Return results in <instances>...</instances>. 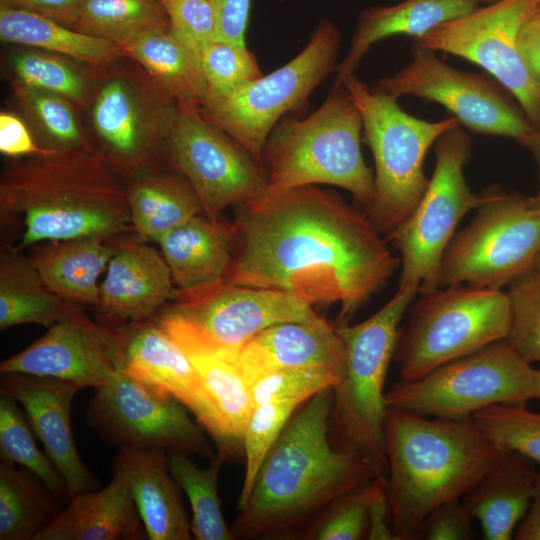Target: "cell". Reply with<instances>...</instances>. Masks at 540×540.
<instances>
[{"label": "cell", "instance_id": "19", "mask_svg": "<svg viewBox=\"0 0 540 540\" xmlns=\"http://www.w3.org/2000/svg\"><path fill=\"white\" fill-rule=\"evenodd\" d=\"M122 327L93 321L75 307L47 332L3 360L0 373H25L70 381L94 389L123 371Z\"/></svg>", "mask_w": 540, "mask_h": 540}, {"label": "cell", "instance_id": "37", "mask_svg": "<svg viewBox=\"0 0 540 540\" xmlns=\"http://www.w3.org/2000/svg\"><path fill=\"white\" fill-rule=\"evenodd\" d=\"M170 473L188 497L191 511V532L197 540H233L231 527L223 516L218 495V477L223 461L215 455L206 468L197 467L180 450H170Z\"/></svg>", "mask_w": 540, "mask_h": 540}, {"label": "cell", "instance_id": "42", "mask_svg": "<svg viewBox=\"0 0 540 540\" xmlns=\"http://www.w3.org/2000/svg\"><path fill=\"white\" fill-rule=\"evenodd\" d=\"M300 405L297 402H274L253 407L243 434L245 474L236 503L237 510L246 504L266 455Z\"/></svg>", "mask_w": 540, "mask_h": 540}, {"label": "cell", "instance_id": "26", "mask_svg": "<svg viewBox=\"0 0 540 540\" xmlns=\"http://www.w3.org/2000/svg\"><path fill=\"white\" fill-rule=\"evenodd\" d=\"M147 533L125 478L113 473L102 490L72 495L34 540H144Z\"/></svg>", "mask_w": 540, "mask_h": 540}, {"label": "cell", "instance_id": "45", "mask_svg": "<svg viewBox=\"0 0 540 540\" xmlns=\"http://www.w3.org/2000/svg\"><path fill=\"white\" fill-rule=\"evenodd\" d=\"M198 53L207 83V98L227 94L263 75L247 46L213 40Z\"/></svg>", "mask_w": 540, "mask_h": 540}, {"label": "cell", "instance_id": "29", "mask_svg": "<svg viewBox=\"0 0 540 540\" xmlns=\"http://www.w3.org/2000/svg\"><path fill=\"white\" fill-rule=\"evenodd\" d=\"M529 459L504 453L496 466L467 493L466 509L487 540H509L528 511L535 479Z\"/></svg>", "mask_w": 540, "mask_h": 540}, {"label": "cell", "instance_id": "5", "mask_svg": "<svg viewBox=\"0 0 540 540\" xmlns=\"http://www.w3.org/2000/svg\"><path fill=\"white\" fill-rule=\"evenodd\" d=\"M363 121L349 92L332 89L310 116L289 117L272 130L260 163L275 195L316 184L343 188L365 207L374 196V175L361 151Z\"/></svg>", "mask_w": 540, "mask_h": 540}, {"label": "cell", "instance_id": "35", "mask_svg": "<svg viewBox=\"0 0 540 540\" xmlns=\"http://www.w3.org/2000/svg\"><path fill=\"white\" fill-rule=\"evenodd\" d=\"M34 474L0 463V540H34L61 511Z\"/></svg>", "mask_w": 540, "mask_h": 540}, {"label": "cell", "instance_id": "39", "mask_svg": "<svg viewBox=\"0 0 540 540\" xmlns=\"http://www.w3.org/2000/svg\"><path fill=\"white\" fill-rule=\"evenodd\" d=\"M13 88L21 108L45 139L47 149L82 148L96 151L86 140L70 100L18 82Z\"/></svg>", "mask_w": 540, "mask_h": 540}, {"label": "cell", "instance_id": "33", "mask_svg": "<svg viewBox=\"0 0 540 540\" xmlns=\"http://www.w3.org/2000/svg\"><path fill=\"white\" fill-rule=\"evenodd\" d=\"M77 306L47 287L29 257L20 250L1 245V330L22 324L49 328Z\"/></svg>", "mask_w": 540, "mask_h": 540}, {"label": "cell", "instance_id": "49", "mask_svg": "<svg viewBox=\"0 0 540 540\" xmlns=\"http://www.w3.org/2000/svg\"><path fill=\"white\" fill-rule=\"evenodd\" d=\"M367 520L368 528L366 539H396L391 521V509L386 475H377L369 482Z\"/></svg>", "mask_w": 540, "mask_h": 540}, {"label": "cell", "instance_id": "22", "mask_svg": "<svg viewBox=\"0 0 540 540\" xmlns=\"http://www.w3.org/2000/svg\"><path fill=\"white\" fill-rule=\"evenodd\" d=\"M1 389L22 407L46 455L64 479L70 497L96 490L98 482L81 460L71 428V406L82 389L76 383L25 373H5Z\"/></svg>", "mask_w": 540, "mask_h": 540}, {"label": "cell", "instance_id": "23", "mask_svg": "<svg viewBox=\"0 0 540 540\" xmlns=\"http://www.w3.org/2000/svg\"><path fill=\"white\" fill-rule=\"evenodd\" d=\"M156 320L189 357L214 402L228 441V461L243 452V434L253 410L238 353L220 348L167 309Z\"/></svg>", "mask_w": 540, "mask_h": 540}, {"label": "cell", "instance_id": "28", "mask_svg": "<svg viewBox=\"0 0 540 540\" xmlns=\"http://www.w3.org/2000/svg\"><path fill=\"white\" fill-rule=\"evenodd\" d=\"M157 243L175 286L188 290L225 279L234 257L235 227L198 214Z\"/></svg>", "mask_w": 540, "mask_h": 540}, {"label": "cell", "instance_id": "53", "mask_svg": "<svg viewBox=\"0 0 540 540\" xmlns=\"http://www.w3.org/2000/svg\"><path fill=\"white\" fill-rule=\"evenodd\" d=\"M518 46L525 66L540 85V11L522 25Z\"/></svg>", "mask_w": 540, "mask_h": 540}, {"label": "cell", "instance_id": "9", "mask_svg": "<svg viewBox=\"0 0 540 540\" xmlns=\"http://www.w3.org/2000/svg\"><path fill=\"white\" fill-rule=\"evenodd\" d=\"M481 198L471 222L445 251L439 288L501 289L534 268L540 255V207L533 197L494 185Z\"/></svg>", "mask_w": 540, "mask_h": 540}, {"label": "cell", "instance_id": "40", "mask_svg": "<svg viewBox=\"0 0 540 540\" xmlns=\"http://www.w3.org/2000/svg\"><path fill=\"white\" fill-rule=\"evenodd\" d=\"M471 420L501 452L520 454L540 467V412L525 405L494 404Z\"/></svg>", "mask_w": 540, "mask_h": 540}, {"label": "cell", "instance_id": "54", "mask_svg": "<svg viewBox=\"0 0 540 540\" xmlns=\"http://www.w3.org/2000/svg\"><path fill=\"white\" fill-rule=\"evenodd\" d=\"M514 538L517 540H540V469L535 473L528 511L518 524Z\"/></svg>", "mask_w": 540, "mask_h": 540}, {"label": "cell", "instance_id": "48", "mask_svg": "<svg viewBox=\"0 0 540 540\" xmlns=\"http://www.w3.org/2000/svg\"><path fill=\"white\" fill-rule=\"evenodd\" d=\"M473 518L460 499L445 502L425 518L419 537L426 540H472L477 533Z\"/></svg>", "mask_w": 540, "mask_h": 540}, {"label": "cell", "instance_id": "46", "mask_svg": "<svg viewBox=\"0 0 540 540\" xmlns=\"http://www.w3.org/2000/svg\"><path fill=\"white\" fill-rule=\"evenodd\" d=\"M338 379L310 370L281 369L256 375L248 381L253 407L274 402L303 404L320 390L334 387Z\"/></svg>", "mask_w": 540, "mask_h": 540}, {"label": "cell", "instance_id": "30", "mask_svg": "<svg viewBox=\"0 0 540 540\" xmlns=\"http://www.w3.org/2000/svg\"><path fill=\"white\" fill-rule=\"evenodd\" d=\"M121 48L180 107L199 110L206 100L208 88L199 53L171 28L147 32Z\"/></svg>", "mask_w": 540, "mask_h": 540}, {"label": "cell", "instance_id": "50", "mask_svg": "<svg viewBox=\"0 0 540 540\" xmlns=\"http://www.w3.org/2000/svg\"><path fill=\"white\" fill-rule=\"evenodd\" d=\"M216 18L217 40L246 46L251 0H209Z\"/></svg>", "mask_w": 540, "mask_h": 540}, {"label": "cell", "instance_id": "57", "mask_svg": "<svg viewBox=\"0 0 540 540\" xmlns=\"http://www.w3.org/2000/svg\"><path fill=\"white\" fill-rule=\"evenodd\" d=\"M534 268L540 270V255L538 256Z\"/></svg>", "mask_w": 540, "mask_h": 540}, {"label": "cell", "instance_id": "36", "mask_svg": "<svg viewBox=\"0 0 540 540\" xmlns=\"http://www.w3.org/2000/svg\"><path fill=\"white\" fill-rule=\"evenodd\" d=\"M71 28L121 46L170 23L157 0H83Z\"/></svg>", "mask_w": 540, "mask_h": 540}, {"label": "cell", "instance_id": "44", "mask_svg": "<svg viewBox=\"0 0 540 540\" xmlns=\"http://www.w3.org/2000/svg\"><path fill=\"white\" fill-rule=\"evenodd\" d=\"M370 482V481H369ZM369 482L328 505L294 540H359L366 538Z\"/></svg>", "mask_w": 540, "mask_h": 540}, {"label": "cell", "instance_id": "56", "mask_svg": "<svg viewBox=\"0 0 540 540\" xmlns=\"http://www.w3.org/2000/svg\"><path fill=\"white\" fill-rule=\"evenodd\" d=\"M535 384H536L535 399L540 400V368L536 369Z\"/></svg>", "mask_w": 540, "mask_h": 540}, {"label": "cell", "instance_id": "34", "mask_svg": "<svg viewBox=\"0 0 540 540\" xmlns=\"http://www.w3.org/2000/svg\"><path fill=\"white\" fill-rule=\"evenodd\" d=\"M0 38L107 67L124 56L120 45L79 32L41 14L0 4Z\"/></svg>", "mask_w": 540, "mask_h": 540}, {"label": "cell", "instance_id": "27", "mask_svg": "<svg viewBox=\"0 0 540 540\" xmlns=\"http://www.w3.org/2000/svg\"><path fill=\"white\" fill-rule=\"evenodd\" d=\"M479 4L480 0H404L362 11L346 56L337 65L333 88L342 87L378 41L395 35L419 39L435 27L472 12Z\"/></svg>", "mask_w": 540, "mask_h": 540}, {"label": "cell", "instance_id": "11", "mask_svg": "<svg viewBox=\"0 0 540 540\" xmlns=\"http://www.w3.org/2000/svg\"><path fill=\"white\" fill-rule=\"evenodd\" d=\"M340 33L322 21L305 48L287 64L220 96L209 97L200 115L260 162L278 120L300 108L313 90L337 68Z\"/></svg>", "mask_w": 540, "mask_h": 540}, {"label": "cell", "instance_id": "12", "mask_svg": "<svg viewBox=\"0 0 540 540\" xmlns=\"http://www.w3.org/2000/svg\"><path fill=\"white\" fill-rule=\"evenodd\" d=\"M471 151V139L461 126L436 141L435 169L425 194L387 235L401 256L398 287H416L420 293L439 288L441 263L456 227L482 199L481 194L471 192L464 176Z\"/></svg>", "mask_w": 540, "mask_h": 540}, {"label": "cell", "instance_id": "14", "mask_svg": "<svg viewBox=\"0 0 540 540\" xmlns=\"http://www.w3.org/2000/svg\"><path fill=\"white\" fill-rule=\"evenodd\" d=\"M538 11L540 0H500L443 23L414 41L484 68L540 130V85L525 66L518 46L522 25Z\"/></svg>", "mask_w": 540, "mask_h": 540}, {"label": "cell", "instance_id": "31", "mask_svg": "<svg viewBox=\"0 0 540 540\" xmlns=\"http://www.w3.org/2000/svg\"><path fill=\"white\" fill-rule=\"evenodd\" d=\"M112 252L110 240L84 237L42 243L29 258L54 294L94 307L99 297L98 280Z\"/></svg>", "mask_w": 540, "mask_h": 540}, {"label": "cell", "instance_id": "24", "mask_svg": "<svg viewBox=\"0 0 540 540\" xmlns=\"http://www.w3.org/2000/svg\"><path fill=\"white\" fill-rule=\"evenodd\" d=\"M238 361L247 383L258 374L281 369L318 371L340 380L345 348L335 325L324 318L283 322L251 338L239 351Z\"/></svg>", "mask_w": 540, "mask_h": 540}, {"label": "cell", "instance_id": "43", "mask_svg": "<svg viewBox=\"0 0 540 540\" xmlns=\"http://www.w3.org/2000/svg\"><path fill=\"white\" fill-rule=\"evenodd\" d=\"M511 327L506 341L529 363L540 364V270L509 284Z\"/></svg>", "mask_w": 540, "mask_h": 540}, {"label": "cell", "instance_id": "1", "mask_svg": "<svg viewBox=\"0 0 540 540\" xmlns=\"http://www.w3.org/2000/svg\"><path fill=\"white\" fill-rule=\"evenodd\" d=\"M225 280L340 304L349 324L400 267L369 216L338 195L303 186L239 205Z\"/></svg>", "mask_w": 540, "mask_h": 540}, {"label": "cell", "instance_id": "21", "mask_svg": "<svg viewBox=\"0 0 540 540\" xmlns=\"http://www.w3.org/2000/svg\"><path fill=\"white\" fill-rule=\"evenodd\" d=\"M110 241L113 252L94 306L97 320L123 327L155 318L178 293L164 257L135 235Z\"/></svg>", "mask_w": 540, "mask_h": 540}, {"label": "cell", "instance_id": "17", "mask_svg": "<svg viewBox=\"0 0 540 540\" xmlns=\"http://www.w3.org/2000/svg\"><path fill=\"white\" fill-rule=\"evenodd\" d=\"M186 409L172 396L121 371L95 388L85 419L119 450H180L210 460L213 449Z\"/></svg>", "mask_w": 540, "mask_h": 540}, {"label": "cell", "instance_id": "41", "mask_svg": "<svg viewBox=\"0 0 540 540\" xmlns=\"http://www.w3.org/2000/svg\"><path fill=\"white\" fill-rule=\"evenodd\" d=\"M10 65L17 82L32 88L59 94L72 103L87 99L89 85L72 64L49 53L18 51L11 54Z\"/></svg>", "mask_w": 540, "mask_h": 540}, {"label": "cell", "instance_id": "47", "mask_svg": "<svg viewBox=\"0 0 540 540\" xmlns=\"http://www.w3.org/2000/svg\"><path fill=\"white\" fill-rule=\"evenodd\" d=\"M165 10L172 32L197 52L217 40V25L209 0H157Z\"/></svg>", "mask_w": 540, "mask_h": 540}, {"label": "cell", "instance_id": "20", "mask_svg": "<svg viewBox=\"0 0 540 540\" xmlns=\"http://www.w3.org/2000/svg\"><path fill=\"white\" fill-rule=\"evenodd\" d=\"M123 372L184 405L212 437L217 456L228 461V441L218 410L184 350L156 318L122 327Z\"/></svg>", "mask_w": 540, "mask_h": 540}, {"label": "cell", "instance_id": "8", "mask_svg": "<svg viewBox=\"0 0 540 540\" xmlns=\"http://www.w3.org/2000/svg\"><path fill=\"white\" fill-rule=\"evenodd\" d=\"M421 294L397 339L393 359L401 381L419 379L509 335L511 305L502 289L456 285Z\"/></svg>", "mask_w": 540, "mask_h": 540}, {"label": "cell", "instance_id": "10", "mask_svg": "<svg viewBox=\"0 0 540 540\" xmlns=\"http://www.w3.org/2000/svg\"><path fill=\"white\" fill-rule=\"evenodd\" d=\"M536 369L506 341L492 343L385 394L387 408L448 420H466L494 404L535 399Z\"/></svg>", "mask_w": 540, "mask_h": 540}, {"label": "cell", "instance_id": "16", "mask_svg": "<svg viewBox=\"0 0 540 540\" xmlns=\"http://www.w3.org/2000/svg\"><path fill=\"white\" fill-rule=\"evenodd\" d=\"M167 158L193 188L210 220H221L228 207L258 200L267 193L261 163L198 110L178 107L168 137Z\"/></svg>", "mask_w": 540, "mask_h": 540}, {"label": "cell", "instance_id": "52", "mask_svg": "<svg viewBox=\"0 0 540 540\" xmlns=\"http://www.w3.org/2000/svg\"><path fill=\"white\" fill-rule=\"evenodd\" d=\"M83 0H1V3L26 9L72 27Z\"/></svg>", "mask_w": 540, "mask_h": 540}, {"label": "cell", "instance_id": "58", "mask_svg": "<svg viewBox=\"0 0 540 540\" xmlns=\"http://www.w3.org/2000/svg\"><path fill=\"white\" fill-rule=\"evenodd\" d=\"M500 0H480L481 3H487V4H491V3H495V2H498Z\"/></svg>", "mask_w": 540, "mask_h": 540}, {"label": "cell", "instance_id": "32", "mask_svg": "<svg viewBox=\"0 0 540 540\" xmlns=\"http://www.w3.org/2000/svg\"><path fill=\"white\" fill-rule=\"evenodd\" d=\"M132 231L143 241L158 240L192 217L203 214L198 196L178 172H142L125 185Z\"/></svg>", "mask_w": 540, "mask_h": 540}, {"label": "cell", "instance_id": "51", "mask_svg": "<svg viewBox=\"0 0 540 540\" xmlns=\"http://www.w3.org/2000/svg\"><path fill=\"white\" fill-rule=\"evenodd\" d=\"M38 146L24 122L8 112L0 114V152L8 157L31 156L47 152Z\"/></svg>", "mask_w": 540, "mask_h": 540}, {"label": "cell", "instance_id": "3", "mask_svg": "<svg viewBox=\"0 0 540 540\" xmlns=\"http://www.w3.org/2000/svg\"><path fill=\"white\" fill-rule=\"evenodd\" d=\"M1 245L22 251L132 229L120 175L95 150L49 149L8 166L0 179Z\"/></svg>", "mask_w": 540, "mask_h": 540}, {"label": "cell", "instance_id": "38", "mask_svg": "<svg viewBox=\"0 0 540 540\" xmlns=\"http://www.w3.org/2000/svg\"><path fill=\"white\" fill-rule=\"evenodd\" d=\"M18 402L0 390V458L34 474L58 499L70 498L67 485L47 455L37 447Z\"/></svg>", "mask_w": 540, "mask_h": 540}, {"label": "cell", "instance_id": "6", "mask_svg": "<svg viewBox=\"0 0 540 540\" xmlns=\"http://www.w3.org/2000/svg\"><path fill=\"white\" fill-rule=\"evenodd\" d=\"M418 292L416 287H398L394 296L366 320L335 326L345 348V369L332 388L331 441L338 448L361 454L386 476L385 380L394 358L399 324Z\"/></svg>", "mask_w": 540, "mask_h": 540}, {"label": "cell", "instance_id": "18", "mask_svg": "<svg viewBox=\"0 0 540 540\" xmlns=\"http://www.w3.org/2000/svg\"><path fill=\"white\" fill-rule=\"evenodd\" d=\"M210 342L239 353L260 331L283 322H317L320 317L306 300L280 290L252 287L225 279L179 290L166 308Z\"/></svg>", "mask_w": 540, "mask_h": 540}, {"label": "cell", "instance_id": "4", "mask_svg": "<svg viewBox=\"0 0 540 540\" xmlns=\"http://www.w3.org/2000/svg\"><path fill=\"white\" fill-rule=\"evenodd\" d=\"M387 486L397 540L419 537L428 514L469 493L496 466L501 452L470 419H430L388 408Z\"/></svg>", "mask_w": 540, "mask_h": 540}, {"label": "cell", "instance_id": "15", "mask_svg": "<svg viewBox=\"0 0 540 540\" xmlns=\"http://www.w3.org/2000/svg\"><path fill=\"white\" fill-rule=\"evenodd\" d=\"M372 89L395 99L414 95L439 103L474 133L518 141L535 129L496 79L453 68L416 41L411 62L398 73L382 78Z\"/></svg>", "mask_w": 540, "mask_h": 540}, {"label": "cell", "instance_id": "7", "mask_svg": "<svg viewBox=\"0 0 540 540\" xmlns=\"http://www.w3.org/2000/svg\"><path fill=\"white\" fill-rule=\"evenodd\" d=\"M358 108L374 162V196L365 207L376 228L389 234L417 207L430 179L424 173L429 148L460 126L454 116L430 122L406 113L397 99L375 91L352 74L342 85Z\"/></svg>", "mask_w": 540, "mask_h": 540}, {"label": "cell", "instance_id": "55", "mask_svg": "<svg viewBox=\"0 0 540 540\" xmlns=\"http://www.w3.org/2000/svg\"><path fill=\"white\" fill-rule=\"evenodd\" d=\"M524 146L534 157L537 166L540 181V130L534 129L525 137L517 141ZM534 203L540 207V186L537 194L533 197Z\"/></svg>", "mask_w": 540, "mask_h": 540}, {"label": "cell", "instance_id": "25", "mask_svg": "<svg viewBox=\"0 0 540 540\" xmlns=\"http://www.w3.org/2000/svg\"><path fill=\"white\" fill-rule=\"evenodd\" d=\"M114 473L127 481L149 540L193 538L165 450H119L114 461Z\"/></svg>", "mask_w": 540, "mask_h": 540}, {"label": "cell", "instance_id": "13", "mask_svg": "<svg viewBox=\"0 0 540 540\" xmlns=\"http://www.w3.org/2000/svg\"><path fill=\"white\" fill-rule=\"evenodd\" d=\"M178 107L142 68L111 72L91 107L98 152L129 179L159 168L168 159L167 142Z\"/></svg>", "mask_w": 540, "mask_h": 540}, {"label": "cell", "instance_id": "2", "mask_svg": "<svg viewBox=\"0 0 540 540\" xmlns=\"http://www.w3.org/2000/svg\"><path fill=\"white\" fill-rule=\"evenodd\" d=\"M332 387L292 414L266 455L231 527L235 539L288 540L333 501L377 475L361 454L330 437Z\"/></svg>", "mask_w": 540, "mask_h": 540}]
</instances>
